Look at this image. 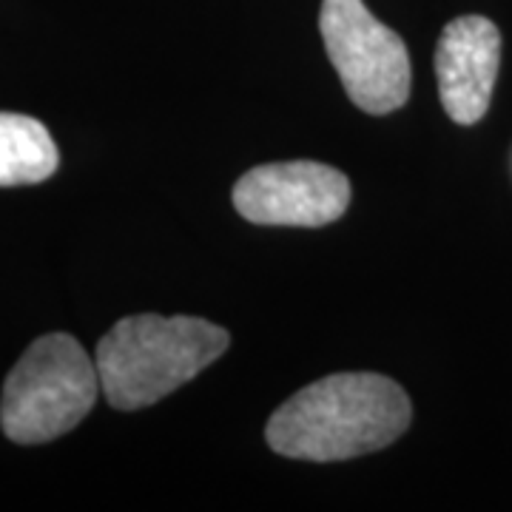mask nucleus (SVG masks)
Returning a JSON list of instances; mask_svg holds the SVG:
<instances>
[{
    "label": "nucleus",
    "instance_id": "obj_1",
    "mask_svg": "<svg viewBox=\"0 0 512 512\" xmlns=\"http://www.w3.org/2000/svg\"><path fill=\"white\" fill-rule=\"evenodd\" d=\"M413 419L399 384L379 373H336L302 387L276 410L265 439L296 461H348L402 439Z\"/></svg>",
    "mask_w": 512,
    "mask_h": 512
},
{
    "label": "nucleus",
    "instance_id": "obj_2",
    "mask_svg": "<svg viewBox=\"0 0 512 512\" xmlns=\"http://www.w3.org/2000/svg\"><path fill=\"white\" fill-rule=\"evenodd\" d=\"M228 345V330L200 316L140 313L100 339L94 362L114 410H143L200 376Z\"/></svg>",
    "mask_w": 512,
    "mask_h": 512
},
{
    "label": "nucleus",
    "instance_id": "obj_3",
    "mask_svg": "<svg viewBox=\"0 0 512 512\" xmlns=\"http://www.w3.org/2000/svg\"><path fill=\"white\" fill-rule=\"evenodd\" d=\"M100 390L97 362L74 336H40L6 376L0 427L15 444L60 439L92 413Z\"/></svg>",
    "mask_w": 512,
    "mask_h": 512
},
{
    "label": "nucleus",
    "instance_id": "obj_4",
    "mask_svg": "<svg viewBox=\"0 0 512 512\" xmlns=\"http://www.w3.org/2000/svg\"><path fill=\"white\" fill-rule=\"evenodd\" d=\"M319 32L348 97L367 114H390L410 97L404 40L370 15L365 0H322Z\"/></svg>",
    "mask_w": 512,
    "mask_h": 512
},
{
    "label": "nucleus",
    "instance_id": "obj_5",
    "mask_svg": "<svg viewBox=\"0 0 512 512\" xmlns=\"http://www.w3.org/2000/svg\"><path fill=\"white\" fill-rule=\"evenodd\" d=\"M234 205L254 225L322 228L348 211L350 180L311 160L256 165L234 185Z\"/></svg>",
    "mask_w": 512,
    "mask_h": 512
},
{
    "label": "nucleus",
    "instance_id": "obj_6",
    "mask_svg": "<svg viewBox=\"0 0 512 512\" xmlns=\"http://www.w3.org/2000/svg\"><path fill=\"white\" fill-rule=\"evenodd\" d=\"M501 66V35L493 20L464 15L444 26L436 46V77L444 111L458 126L478 123L493 100Z\"/></svg>",
    "mask_w": 512,
    "mask_h": 512
},
{
    "label": "nucleus",
    "instance_id": "obj_7",
    "mask_svg": "<svg viewBox=\"0 0 512 512\" xmlns=\"http://www.w3.org/2000/svg\"><path fill=\"white\" fill-rule=\"evenodd\" d=\"M60 165L49 128L29 114L0 111V188L49 180Z\"/></svg>",
    "mask_w": 512,
    "mask_h": 512
}]
</instances>
